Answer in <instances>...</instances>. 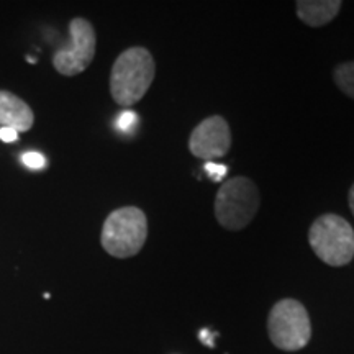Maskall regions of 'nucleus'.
I'll return each instance as SVG.
<instances>
[{
    "label": "nucleus",
    "mask_w": 354,
    "mask_h": 354,
    "mask_svg": "<svg viewBox=\"0 0 354 354\" xmlns=\"http://www.w3.org/2000/svg\"><path fill=\"white\" fill-rule=\"evenodd\" d=\"M156 74L153 55L143 46H131L115 59L110 74V94L120 107H133L149 91Z\"/></svg>",
    "instance_id": "1"
},
{
    "label": "nucleus",
    "mask_w": 354,
    "mask_h": 354,
    "mask_svg": "<svg viewBox=\"0 0 354 354\" xmlns=\"http://www.w3.org/2000/svg\"><path fill=\"white\" fill-rule=\"evenodd\" d=\"M333 79L344 95L354 99V61L336 66L333 71Z\"/></svg>",
    "instance_id": "10"
},
{
    "label": "nucleus",
    "mask_w": 354,
    "mask_h": 354,
    "mask_svg": "<svg viewBox=\"0 0 354 354\" xmlns=\"http://www.w3.org/2000/svg\"><path fill=\"white\" fill-rule=\"evenodd\" d=\"M348 202H349V209H351L353 215H354V184L351 185V189H349V194H348Z\"/></svg>",
    "instance_id": "15"
},
{
    "label": "nucleus",
    "mask_w": 354,
    "mask_h": 354,
    "mask_svg": "<svg viewBox=\"0 0 354 354\" xmlns=\"http://www.w3.org/2000/svg\"><path fill=\"white\" fill-rule=\"evenodd\" d=\"M136 122H138L136 113L131 112V110H127V112H123L120 117H118L117 127L120 128L122 131H131V128L136 125Z\"/></svg>",
    "instance_id": "12"
},
{
    "label": "nucleus",
    "mask_w": 354,
    "mask_h": 354,
    "mask_svg": "<svg viewBox=\"0 0 354 354\" xmlns=\"http://www.w3.org/2000/svg\"><path fill=\"white\" fill-rule=\"evenodd\" d=\"M33 122V110L24 99L12 92L0 91V125L20 133L32 130Z\"/></svg>",
    "instance_id": "8"
},
{
    "label": "nucleus",
    "mask_w": 354,
    "mask_h": 354,
    "mask_svg": "<svg viewBox=\"0 0 354 354\" xmlns=\"http://www.w3.org/2000/svg\"><path fill=\"white\" fill-rule=\"evenodd\" d=\"M205 169L209 172L210 179L214 180H221V177H225V174L228 172V167L221 166V165H214V162H207Z\"/></svg>",
    "instance_id": "13"
},
{
    "label": "nucleus",
    "mask_w": 354,
    "mask_h": 354,
    "mask_svg": "<svg viewBox=\"0 0 354 354\" xmlns=\"http://www.w3.org/2000/svg\"><path fill=\"white\" fill-rule=\"evenodd\" d=\"M0 140L3 141V143H13V141L19 140V133L15 130H12V128H0Z\"/></svg>",
    "instance_id": "14"
},
{
    "label": "nucleus",
    "mask_w": 354,
    "mask_h": 354,
    "mask_svg": "<svg viewBox=\"0 0 354 354\" xmlns=\"http://www.w3.org/2000/svg\"><path fill=\"white\" fill-rule=\"evenodd\" d=\"M21 159H24V165L26 167H30V169H43L44 165H46V159H44L43 154L35 151L25 153Z\"/></svg>",
    "instance_id": "11"
},
{
    "label": "nucleus",
    "mask_w": 354,
    "mask_h": 354,
    "mask_svg": "<svg viewBox=\"0 0 354 354\" xmlns=\"http://www.w3.org/2000/svg\"><path fill=\"white\" fill-rule=\"evenodd\" d=\"M146 238H148V218L145 212L138 207H122L105 218L100 243L110 256L127 259L140 253Z\"/></svg>",
    "instance_id": "2"
},
{
    "label": "nucleus",
    "mask_w": 354,
    "mask_h": 354,
    "mask_svg": "<svg viewBox=\"0 0 354 354\" xmlns=\"http://www.w3.org/2000/svg\"><path fill=\"white\" fill-rule=\"evenodd\" d=\"M214 209L220 227L230 232H240L258 214L259 190L253 180L245 176L230 177L216 192Z\"/></svg>",
    "instance_id": "3"
},
{
    "label": "nucleus",
    "mask_w": 354,
    "mask_h": 354,
    "mask_svg": "<svg viewBox=\"0 0 354 354\" xmlns=\"http://www.w3.org/2000/svg\"><path fill=\"white\" fill-rule=\"evenodd\" d=\"M268 333L272 344L282 351H300L312 338V323L307 308L295 299L274 304L268 317Z\"/></svg>",
    "instance_id": "5"
},
{
    "label": "nucleus",
    "mask_w": 354,
    "mask_h": 354,
    "mask_svg": "<svg viewBox=\"0 0 354 354\" xmlns=\"http://www.w3.org/2000/svg\"><path fill=\"white\" fill-rule=\"evenodd\" d=\"M71 41L53 56V66L61 76H77L91 66L95 56L97 37L92 24L86 19H73L69 24Z\"/></svg>",
    "instance_id": "6"
},
{
    "label": "nucleus",
    "mask_w": 354,
    "mask_h": 354,
    "mask_svg": "<svg viewBox=\"0 0 354 354\" xmlns=\"http://www.w3.org/2000/svg\"><path fill=\"white\" fill-rule=\"evenodd\" d=\"M342 6L339 0H299L295 2V10L305 25L318 28L328 25L342 10Z\"/></svg>",
    "instance_id": "9"
},
{
    "label": "nucleus",
    "mask_w": 354,
    "mask_h": 354,
    "mask_svg": "<svg viewBox=\"0 0 354 354\" xmlns=\"http://www.w3.org/2000/svg\"><path fill=\"white\" fill-rule=\"evenodd\" d=\"M230 148H232V131L228 122L221 115H212L205 118L190 133V153L207 162L227 156Z\"/></svg>",
    "instance_id": "7"
},
{
    "label": "nucleus",
    "mask_w": 354,
    "mask_h": 354,
    "mask_svg": "<svg viewBox=\"0 0 354 354\" xmlns=\"http://www.w3.org/2000/svg\"><path fill=\"white\" fill-rule=\"evenodd\" d=\"M308 243L323 263L339 268L354 258V230L343 216L320 215L308 230Z\"/></svg>",
    "instance_id": "4"
}]
</instances>
